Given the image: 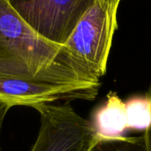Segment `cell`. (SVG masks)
Masks as SVG:
<instances>
[{"label":"cell","mask_w":151,"mask_h":151,"mask_svg":"<svg viewBox=\"0 0 151 151\" xmlns=\"http://www.w3.org/2000/svg\"><path fill=\"white\" fill-rule=\"evenodd\" d=\"M127 129L147 131L151 125V100L144 97H134L126 102Z\"/></svg>","instance_id":"cell-7"},{"label":"cell","mask_w":151,"mask_h":151,"mask_svg":"<svg viewBox=\"0 0 151 151\" xmlns=\"http://www.w3.org/2000/svg\"><path fill=\"white\" fill-rule=\"evenodd\" d=\"M146 95L151 100V84L150 88H149V91H148ZM143 136H144V139H145V142H146L147 150L151 151V125L149 127V129L147 131H145Z\"/></svg>","instance_id":"cell-9"},{"label":"cell","mask_w":151,"mask_h":151,"mask_svg":"<svg viewBox=\"0 0 151 151\" xmlns=\"http://www.w3.org/2000/svg\"><path fill=\"white\" fill-rule=\"evenodd\" d=\"M84 151H148L144 136L104 138L96 135Z\"/></svg>","instance_id":"cell-8"},{"label":"cell","mask_w":151,"mask_h":151,"mask_svg":"<svg viewBox=\"0 0 151 151\" xmlns=\"http://www.w3.org/2000/svg\"><path fill=\"white\" fill-rule=\"evenodd\" d=\"M61 46L39 36L8 0H0V75L40 77L53 64Z\"/></svg>","instance_id":"cell-2"},{"label":"cell","mask_w":151,"mask_h":151,"mask_svg":"<svg viewBox=\"0 0 151 151\" xmlns=\"http://www.w3.org/2000/svg\"><path fill=\"white\" fill-rule=\"evenodd\" d=\"M18 14L44 39L64 45L96 0H8Z\"/></svg>","instance_id":"cell-4"},{"label":"cell","mask_w":151,"mask_h":151,"mask_svg":"<svg viewBox=\"0 0 151 151\" xmlns=\"http://www.w3.org/2000/svg\"><path fill=\"white\" fill-rule=\"evenodd\" d=\"M91 125L96 135L104 138L122 137L127 130L126 102L116 93L111 92L96 109Z\"/></svg>","instance_id":"cell-6"},{"label":"cell","mask_w":151,"mask_h":151,"mask_svg":"<svg viewBox=\"0 0 151 151\" xmlns=\"http://www.w3.org/2000/svg\"><path fill=\"white\" fill-rule=\"evenodd\" d=\"M120 0H96L78 22L57 58L81 77L100 82L106 73Z\"/></svg>","instance_id":"cell-1"},{"label":"cell","mask_w":151,"mask_h":151,"mask_svg":"<svg viewBox=\"0 0 151 151\" xmlns=\"http://www.w3.org/2000/svg\"><path fill=\"white\" fill-rule=\"evenodd\" d=\"M101 82L88 81L55 58L50 68L37 77L0 75V106H27L65 100L92 101Z\"/></svg>","instance_id":"cell-3"},{"label":"cell","mask_w":151,"mask_h":151,"mask_svg":"<svg viewBox=\"0 0 151 151\" xmlns=\"http://www.w3.org/2000/svg\"><path fill=\"white\" fill-rule=\"evenodd\" d=\"M9 109H10V108H8L6 106H0V138H1V131H2L3 123H4V120Z\"/></svg>","instance_id":"cell-10"},{"label":"cell","mask_w":151,"mask_h":151,"mask_svg":"<svg viewBox=\"0 0 151 151\" xmlns=\"http://www.w3.org/2000/svg\"><path fill=\"white\" fill-rule=\"evenodd\" d=\"M41 126L31 151H84L96 133L91 123L68 104H38Z\"/></svg>","instance_id":"cell-5"}]
</instances>
